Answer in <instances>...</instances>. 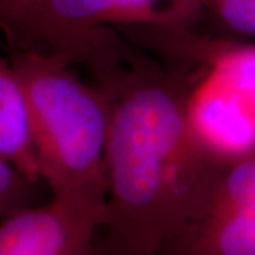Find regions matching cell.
Returning a JSON list of instances; mask_svg holds the SVG:
<instances>
[{
  "label": "cell",
  "mask_w": 255,
  "mask_h": 255,
  "mask_svg": "<svg viewBox=\"0 0 255 255\" xmlns=\"http://www.w3.org/2000/svg\"><path fill=\"white\" fill-rule=\"evenodd\" d=\"M184 64L164 70L132 54L97 88L111 102L105 150L108 255H170L207 209L228 164L187 117Z\"/></svg>",
  "instance_id": "cell-1"
},
{
  "label": "cell",
  "mask_w": 255,
  "mask_h": 255,
  "mask_svg": "<svg viewBox=\"0 0 255 255\" xmlns=\"http://www.w3.org/2000/svg\"><path fill=\"white\" fill-rule=\"evenodd\" d=\"M10 64L26 94L40 179L54 199L107 207L108 97L60 55L13 50Z\"/></svg>",
  "instance_id": "cell-2"
},
{
  "label": "cell",
  "mask_w": 255,
  "mask_h": 255,
  "mask_svg": "<svg viewBox=\"0 0 255 255\" xmlns=\"http://www.w3.org/2000/svg\"><path fill=\"white\" fill-rule=\"evenodd\" d=\"M210 0H20L0 10L13 50H34L85 64L97 77L127 53L118 27H194Z\"/></svg>",
  "instance_id": "cell-3"
},
{
  "label": "cell",
  "mask_w": 255,
  "mask_h": 255,
  "mask_svg": "<svg viewBox=\"0 0 255 255\" xmlns=\"http://www.w3.org/2000/svg\"><path fill=\"white\" fill-rule=\"evenodd\" d=\"M206 71L187 97L194 135L228 166L255 156V92L216 68Z\"/></svg>",
  "instance_id": "cell-4"
},
{
  "label": "cell",
  "mask_w": 255,
  "mask_h": 255,
  "mask_svg": "<svg viewBox=\"0 0 255 255\" xmlns=\"http://www.w3.org/2000/svg\"><path fill=\"white\" fill-rule=\"evenodd\" d=\"M170 255H255V156L228 166L203 216Z\"/></svg>",
  "instance_id": "cell-5"
},
{
  "label": "cell",
  "mask_w": 255,
  "mask_h": 255,
  "mask_svg": "<svg viewBox=\"0 0 255 255\" xmlns=\"http://www.w3.org/2000/svg\"><path fill=\"white\" fill-rule=\"evenodd\" d=\"M0 153L30 182L40 180L26 94L11 64L0 61Z\"/></svg>",
  "instance_id": "cell-6"
},
{
  "label": "cell",
  "mask_w": 255,
  "mask_h": 255,
  "mask_svg": "<svg viewBox=\"0 0 255 255\" xmlns=\"http://www.w3.org/2000/svg\"><path fill=\"white\" fill-rule=\"evenodd\" d=\"M206 14L231 36L255 38V0H210Z\"/></svg>",
  "instance_id": "cell-7"
},
{
  "label": "cell",
  "mask_w": 255,
  "mask_h": 255,
  "mask_svg": "<svg viewBox=\"0 0 255 255\" xmlns=\"http://www.w3.org/2000/svg\"><path fill=\"white\" fill-rule=\"evenodd\" d=\"M34 184L0 153V220L16 210L28 207Z\"/></svg>",
  "instance_id": "cell-8"
},
{
  "label": "cell",
  "mask_w": 255,
  "mask_h": 255,
  "mask_svg": "<svg viewBox=\"0 0 255 255\" xmlns=\"http://www.w3.org/2000/svg\"><path fill=\"white\" fill-rule=\"evenodd\" d=\"M17 1H20V0H0V10L7 9L10 6L16 4Z\"/></svg>",
  "instance_id": "cell-9"
},
{
  "label": "cell",
  "mask_w": 255,
  "mask_h": 255,
  "mask_svg": "<svg viewBox=\"0 0 255 255\" xmlns=\"http://www.w3.org/2000/svg\"><path fill=\"white\" fill-rule=\"evenodd\" d=\"M87 255H108V254H105L104 251H101L100 248H97V247H94V248H92L91 253H88V254H87Z\"/></svg>",
  "instance_id": "cell-10"
}]
</instances>
